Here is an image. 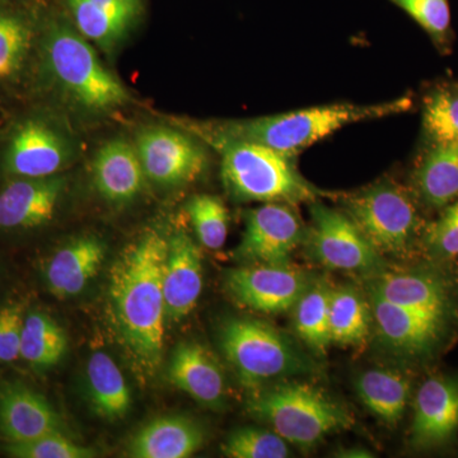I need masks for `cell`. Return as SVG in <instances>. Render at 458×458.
<instances>
[{
	"label": "cell",
	"mask_w": 458,
	"mask_h": 458,
	"mask_svg": "<svg viewBox=\"0 0 458 458\" xmlns=\"http://www.w3.org/2000/svg\"><path fill=\"white\" fill-rule=\"evenodd\" d=\"M167 251L168 241L150 229L123 249L110 271L114 328L140 376L155 375L164 352Z\"/></svg>",
	"instance_id": "obj_1"
},
{
	"label": "cell",
	"mask_w": 458,
	"mask_h": 458,
	"mask_svg": "<svg viewBox=\"0 0 458 458\" xmlns=\"http://www.w3.org/2000/svg\"><path fill=\"white\" fill-rule=\"evenodd\" d=\"M412 105L411 98H403L367 106L335 104L304 108L293 113L225 123L218 126L216 135L254 141L288 158H294L306 148L313 146L349 123L406 113Z\"/></svg>",
	"instance_id": "obj_2"
},
{
	"label": "cell",
	"mask_w": 458,
	"mask_h": 458,
	"mask_svg": "<svg viewBox=\"0 0 458 458\" xmlns=\"http://www.w3.org/2000/svg\"><path fill=\"white\" fill-rule=\"evenodd\" d=\"M42 59L57 89L83 110L110 113L129 101L123 83L99 62L82 33L63 17L47 20Z\"/></svg>",
	"instance_id": "obj_3"
},
{
	"label": "cell",
	"mask_w": 458,
	"mask_h": 458,
	"mask_svg": "<svg viewBox=\"0 0 458 458\" xmlns=\"http://www.w3.org/2000/svg\"><path fill=\"white\" fill-rule=\"evenodd\" d=\"M247 410L302 450L354 426V418L342 403L316 386L291 378L255 390L247 400Z\"/></svg>",
	"instance_id": "obj_4"
},
{
	"label": "cell",
	"mask_w": 458,
	"mask_h": 458,
	"mask_svg": "<svg viewBox=\"0 0 458 458\" xmlns=\"http://www.w3.org/2000/svg\"><path fill=\"white\" fill-rule=\"evenodd\" d=\"M222 157V180L240 201L297 205L312 203L324 192L304 179L293 158L254 141L212 135Z\"/></svg>",
	"instance_id": "obj_5"
},
{
	"label": "cell",
	"mask_w": 458,
	"mask_h": 458,
	"mask_svg": "<svg viewBox=\"0 0 458 458\" xmlns=\"http://www.w3.org/2000/svg\"><path fill=\"white\" fill-rule=\"evenodd\" d=\"M219 345L241 384L252 390L315 370L312 360L288 336L258 319H225L219 328Z\"/></svg>",
	"instance_id": "obj_6"
},
{
	"label": "cell",
	"mask_w": 458,
	"mask_h": 458,
	"mask_svg": "<svg viewBox=\"0 0 458 458\" xmlns=\"http://www.w3.org/2000/svg\"><path fill=\"white\" fill-rule=\"evenodd\" d=\"M345 213L381 256L409 258L421 250L427 222L411 189L379 181L345 198Z\"/></svg>",
	"instance_id": "obj_7"
},
{
	"label": "cell",
	"mask_w": 458,
	"mask_h": 458,
	"mask_svg": "<svg viewBox=\"0 0 458 458\" xmlns=\"http://www.w3.org/2000/svg\"><path fill=\"white\" fill-rule=\"evenodd\" d=\"M310 213L311 225L303 242L319 265L330 270L373 276L382 270V256L348 214L318 200L310 203Z\"/></svg>",
	"instance_id": "obj_8"
},
{
	"label": "cell",
	"mask_w": 458,
	"mask_h": 458,
	"mask_svg": "<svg viewBox=\"0 0 458 458\" xmlns=\"http://www.w3.org/2000/svg\"><path fill=\"white\" fill-rule=\"evenodd\" d=\"M313 278L289 265L249 264L232 269L225 288L234 302L254 311L278 315L293 310Z\"/></svg>",
	"instance_id": "obj_9"
},
{
	"label": "cell",
	"mask_w": 458,
	"mask_h": 458,
	"mask_svg": "<svg viewBox=\"0 0 458 458\" xmlns=\"http://www.w3.org/2000/svg\"><path fill=\"white\" fill-rule=\"evenodd\" d=\"M304 236L293 205L265 203L246 213L245 232L234 256L245 265H289Z\"/></svg>",
	"instance_id": "obj_10"
},
{
	"label": "cell",
	"mask_w": 458,
	"mask_h": 458,
	"mask_svg": "<svg viewBox=\"0 0 458 458\" xmlns=\"http://www.w3.org/2000/svg\"><path fill=\"white\" fill-rule=\"evenodd\" d=\"M135 148L147 179L164 188L192 182L207 168L203 146L165 126H150L138 132Z\"/></svg>",
	"instance_id": "obj_11"
},
{
	"label": "cell",
	"mask_w": 458,
	"mask_h": 458,
	"mask_svg": "<svg viewBox=\"0 0 458 458\" xmlns=\"http://www.w3.org/2000/svg\"><path fill=\"white\" fill-rule=\"evenodd\" d=\"M369 292L388 302L454 325L456 302L448 279L436 267L376 274Z\"/></svg>",
	"instance_id": "obj_12"
},
{
	"label": "cell",
	"mask_w": 458,
	"mask_h": 458,
	"mask_svg": "<svg viewBox=\"0 0 458 458\" xmlns=\"http://www.w3.org/2000/svg\"><path fill=\"white\" fill-rule=\"evenodd\" d=\"M378 335L391 351L411 360H426L441 351L454 325L403 309L369 292Z\"/></svg>",
	"instance_id": "obj_13"
},
{
	"label": "cell",
	"mask_w": 458,
	"mask_h": 458,
	"mask_svg": "<svg viewBox=\"0 0 458 458\" xmlns=\"http://www.w3.org/2000/svg\"><path fill=\"white\" fill-rule=\"evenodd\" d=\"M71 158V144L49 123L26 120L14 129L3 158L5 172L18 179L55 176Z\"/></svg>",
	"instance_id": "obj_14"
},
{
	"label": "cell",
	"mask_w": 458,
	"mask_h": 458,
	"mask_svg": "<svg viewBox=\"0 0 458 458\" xmlns=\"http://www.w3.org/2000/svg\"><path fill=\"white\" fill-rule=\"evenodd\" d=\"M458 433V375L429 377L414 397L410 443L419 451L441 448Z\"/></svg>",
	"instance_id": "obj_15"
},
{
	"label": "cell",
	"mask_w": 458,
	"mask_h": 458,
	"mask_svg": "<svg viewBox=\"0 0 458 458\" xmlns=\"http://www.w3.org/2000/svg\"><path fill=\"white\" fill-rule=\"evenodd\" d=\"M203 256L185 232L168 241L164 271L165 318L180 321L197 307L203 292Z\"/></svg>",
	"instance_id": "obj_16"
},
{
	"label": "cell",
	"mask_w": 458,
	"mask_h": 458,
	"mask_svg": "<svg viewBox=\"0 0 458 458\" xmlns=\"http://www.w3.org/2000/svg\"><path fill=\"white\" fill-rule=\"evenodd\" d=\"M172 385L210 409L222 408L227 394L225 373L209 349L195 342L181 343L168 366Z\"/></svg>",
	"instance_id": "obj_17"
},
{
	"label": "cell",
	"mask_w": 458,
	"mask_h": 458,
	"mask_svg": "<svg viewBox=\"0 0 458 458\" xmlns=\"http://www.w3.org/2000/svg\"><path fill=\"white\" fill-rule=\"evenodd\" d=\"M65 189L59 176L18 179L0 192V228L31 229L53 219Z\"/></svg>",
	"instance_id": "obj_18"
},
{
	"label": "cell",
	"mask_w": 458,
	"mask_h": 458,
	"mask_svg": "<svg viewBox=\"0 0 458 458\" xmlns=\"http://www.w3.org/2000/svg\"><path fill=\"white\" fill-rule=\"evenodd\" d=\"M0 432L9 442H29L63 432V421L42 394L16 382L0 388Z\"/></svg>",
	"instance_id": "obj_19"
},
{
	"label": "cell",
	"mask_w": 458,
	"mask_h": 458,
	"mask_svg": "<svg viewBox=\"0 0 458 458\" xmlns=\"http://www.w3.org/2000/svg\"><path fill=\"white\" fill-rule=\"evenodd\" d=\"M92 174L98 194L113 204L134 200L146 179L137 148L123 138L108 140L99 148L93 159Z\"/></svg>",
	"instance_id": "obj_20"
},
{
	"label": "cell",
	"mask_w": 458,
	"mask_h": 458,
	"mask_svg": "<svg viewBox=\"0 0 458 458\" xmlns=\"http://www.w3.org/2000/svg\"><path fill=\"white\" fill-rule=\"evenodd\" d=\"M205 441L203 427L182 415L153 419L138 430L129 443L132 458H188L194 456Z\"/></svg>",
	"instance_id": "obj_21"
},
{
	"label": "cell",
	"mask_w": 458,
	"mask_h": 458,
	"mask_svg": "<svg viewBox=\"0 0 458 458\" xmlns=\"http://www.w3.org/2000/svg\"><path fill=\"white\" fill-rule=\"evenodd\" d=\"M106 247L95 236H83L66 243L51 258L45 271L50 293L59 300L80 294L98 273Z\"/></svg>",
	"instance_id": "obj_22"
},
{
	"label": "cell",
	"mask_w": 458,
	"mask_h": 458,
	"mask_svg": "<svg viewBox=\"0 0 458 458\" xmlns=\"http://www.w3.org/2000/svg\"><path fill=\"white\" fill-rule=\"evenodd\" d=\"M419 203L439 209L458 199V141L424 147L411 174Z\"/></svg>",
	"instance_id": "obj_23"
},
{
	"label": "cell",
	"mask_w": 458,
	"mask_h": 458,
	"mask_svg": "<svg viewBox=\"0 0 458 458\" xmlns=\"http://www.w3.org/2000/svg\"><path fill=\"white\" fill-rule=\"evenodd\" d=\"M355 386L363 405L379 420L390 427L403 420L412 390L408 375L397 369H369L358 377Z\"/></svg>",
	"instance_id": "obj_24"
},
{
	"label": "cell",
	"mask_w": 458,
	"mask_h": 458,
	"mask_svg": "<svg viewBox=\"0 0 458 458\" xmlns=\"http://www.w3.org/2000/svg\"><path fill=\"white\" fill-rule=\"evenodd\" d=\"M90 403L99 417L119 420L131 408V393L125 377L106 352H95L87 364Z\"/></svg>",
	"instance_id": "obj_25"
},
{
	"label": "cell",
	"mask_w": 458,
	"mask_h": 458,
	"mask_svg": "<svg viewBox=\"0 0 458 458\" xmlns=\"http://www.w3.org/2000/svg\"><path fill=\"white\" fill-rule=\"evenodd\" d=\"M331 288L324 280L313 279L293 307L295 333L306 345L318 354L330 346Z\"/></svg>",
	"instance_id": "obj_26"
},
{
	"label": "cell",
	"mask_w": 458,
	"mask_h": 458,
	"mask_svg": "<svg viewBox=\"0 0 458 458\" xmlns=\"http://www.w3.org/2000/svg\"><path fill=\"white\" fill-rule=\"evenodd\" d=\"M330 339L337 345H360L369 336L372 310L352 286L333 288L330 297Z\"/></svg>",
	"instance_id": "obj_27"
},
{
	"label": "cell",
	"mask_w": 458,
	"mask_h": 458,
	"mask_svg": "<svg viewBox=\"0 0 458 458\" xmlns=\"http://www.w3.org/2000/svg\"><path fill=\"white\" fill-rule=\"evenodd\" d=\"M68 336L63 327L47 313L32 312L25 316L21 358L36 369H49L64 358Z\"/></svg>",
	"instance_id": "obj_28"
},
{
	"label": "cell",
	"mask_w": 458,
	"mask_h": 458,
	"mask_svg": "<svg viewBox=\"0 0 458 458\" xmlns=\"http://www.w3.org/2000/svg\"><path fill=\"white\" fill-rule=\"evenodd\" d=\"M33 25L20 9L0 2V81L16 78L33 41Z\"/></svg>",
	"instance_id": "obj_29"
},
{
	"label": "cell",
	"mask_w": 458,
	"mask_h": 458,
	"mask_svg": "<svg viewBox=\"0 0 458 458\" xmlns=\"http://www.w3.org/2000/svg\"><path fill=\"white\" fill-rule=\"evenodd\" d=\"M423 140L426 146L458 141V84L442 83L423 101Z\"/></svg>",
	"instance_id": "obj_30"
},
{
	"label": "cell",
	"mask_w": 458,
	"mask_h": 458,
	"mask_svg": "<svg viewBox=\"0 0 458 458\" xmlns=\"http://www.w3.org/2000/svg\"><path fill=\"white\" fill-rule=\"evenodd\" d=\"M65 11L71 14L75 29L87 40L98 42L104 47H111L128 31L129 25L108 13L92 0H60Z\"/></svg>",
	"instance_id": "obj_31"
},
{
	"label": "cell",
	"mask_w": 458,
	"mask_h": 458,
	"mask_svg": "<svg viewBox=\"0 0 458 458\" xmlns=\"http://www.w3.org/2000/svg\"><path fill=\"white\" fill-rule=\"evenodd\" d=\"M199 242L208 250H221L228 237L229 214L221 199L200 194L186 205Z\"/></svg>",
	"instance_id": "obj_32"
},
{
	"label": "cell",
	"mask_w": 458,
	"mask_h": 458,
	"mask_svg": "<svg viewBox=\"0 0 458 458\" xmlns=\"http://www.w3.org/2000/svg\"><path fill=\"white\" fill-rule=\"evenodd\" d=\"M225 456L231 458H285L291 447L274 430L246 427L234 430L222 445Z\"/></svg>",
	"instance_id": "obj_33"
},
{
	"label": "cell",
	"mask_w": 458,
	"mask_h": 458,
	"mask_svg": "<svg viewBox=\"0 0 458 458\" xmlns=\"http://www.w3.org/2000/svg\"><path fill=\"white\" fill-rule=\"evenodd\" d=\"M403 9L432 38L433 44L443 53L450 50L452 17L448 0H390Z\"/></svg>",
	"instance_id": "obj_34"
},
{
	"label": "cell",
	"mask_w": 458,
	"mask_h": 458,
	"mask_svg": "<svg viewBox=\"0 0 458 458\" xmlns=\"http://www.w3.org/2000/svg\"><path fill=\"white\" fill-rule=\"evenodd\" d=\"M421 251L434 262L458 258V199L442 208L436 221L427 222Z\"/></svg>",
	"instance_id": "obj_35"
},
{
	"label": "cell",
	"mask_w": 458,
	"mask_h": 458,
	"mask_svg": "<svg viewBox=\"0 0 458 458\" xmlns=\"http://www.w3.org/2000/svg\"><path fill=\"white\" fill-rule=\"evenodd\" d=\"M7 452L17 458H90L96 456L92 448L72 441L63 432L42 436L29 442H9Z\"/></svg>",
	"instance_id": "obj_36"
},
{
	"label": "cell",
	"mask_w": 458,
	"mask_h": 458,
	"mask_svg": "<svg viewBox=\"0 0 458 458\" xmlns=\"http://www.w3.org/2000/svg\"><path fill=\"white\" fill-rule=\"evenodd\" d=\"M23 322V304L12 303L0 309V363H11L21 357Z\"/></svg>",
	"instance_id": "obj_37"
},
{
	"label": "cell",
	"mask_w": 458,
	"mask_h": 458,
	"mask_svg": "<svg viewBox=\"0 0 458 458\" xmlns=\"http://www.w3.org/2000/svg\"><path fill=\"white\" fill-rule=\"evenodd\" d=\"M98 7L131 26L143 11V0H92Z\"/></svg>",
	"instance_id": "obj_38"
}]
</instances>
